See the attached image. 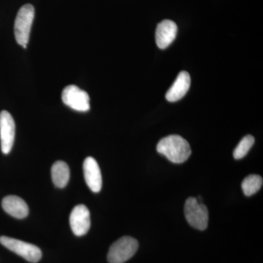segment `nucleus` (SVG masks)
<instances>
[{
  "mask_svg": "<svg viewBox=\"0 0 263 263\" xmlns=\"http://www.w3.org/2000/svg\"><path fill=\"white\" fill-rule=\"evenodd\" d=\"M157 150L167 160L176 164L186 162L192 155L191 147L184 138L177 135H171L161 139Z\"/></svg>",
  "mask_w": 263,
  "mask_h": 263,
  "instance_id": "nucleus-1",
  "label": "nucleus"
},
{
  "mask_svg": "<svg viewBox=\"0 0 263 263\" xmlns=\"http://www.w3.org/2000/svg\"><path fill=\"white\" fill-rule=\"evenodd\" d=\"M34 8L32 5H24L19 9L14 24L16 42L24 48L28 44L31 28L34 20Z\"/></svg>",
  "mask_w": 263,
  "mask_h": 263,
  "instance_id": "nucleus-2",
  "label": "nucleus"
},
{
  "mask_svg": "<svg viewBox=\"0 0 263 263\" xmlns=\"http://www.w3.org/2000/svg\"><path fill=\"white\" fill-rule=\"evenodd\" d=\"M185 217L189 224L195 229L204 230L209 224V210L205 204L195 197H189L184 205Z\"/></svg>",
  "mask_w": 263,
  "mask_h": 263,
  "instance_id": "nucleus-3",
  "label": "nucleus"
},
{
  "mask_svg": "<svg viewBox=\"0 0 263 263\" xmlns=\"http://www.w3.org/2000/svg\"><path fill=\"white\" fill-rule=\"evenodd\" d=\"M138 240L129 236L119 238L110 246L108 254L110 263H124L134 256L138 249Z\"/></svg>",
  "mask_w": 263,
  "mask_h": 263,
  "instance_id": "nucleus-4",
  "label": "nucleus"
},
{
  "mask_svg": "<svg viewBox=\"0 0 263 263\" xmlns=\"http://www.w3.org/2000/svg\"><path fill=\"white\" fill-rule=\"evenodd\" d=\"M0 243L30 262H39L42 257V252L37 246L31 245L22 240L10 237L1 236Z\"/></svg>",
  "mask_w": 263,
  "mask_h": 263,
  "instance_id": "nucleus-5",
  "label": "nucleus"
},
{
  "mask_svg": "<svg viewBox=\"0 0 263 263\" xmlns=\"http://www.w3.org/2000/svg\"><path fill=\"white\" fill-rule=\"evenodd\" d=\"M65 105L79 112H86L90 109V98L88 93L75 85L66 86L62 93Z\"/></svg>",
  "mask_w": 263,
  "mask_h": 263,
  "instance_id": "nucleus-6",
  "label": "nucleus"
},
{
  "mask_svg": "<svg viewBox=\"0 0 263 263\" xmlns=\"http://www.w3.org/2000/svg\"><path fill=\"white\" fill-rule=\"evenodd\" d=\"M15 125L14 119L7 110L0 113V141L3 154L8 155L14 143Z\"/></svg>",
  "mask_w": 263,
  "mask_h": 263,
  "instance_id": "nucleus-7",
  "label": "nucleus"
},
{
  "mask_svg": "<svg viewBox=\"0 0 263 263\" xmlns=\"http://www.w3.org/2000/svg\"><path fill=\"white\" fill-rule=\"evenodd\" d=\"M71 229L77 236H83L88 233L91 227L90 212L88 208L83 204L76 205L70 216Z\"/></svg>",
  "mask_w": 263,
  "mask_h": 263,
  "instance_id": "nucleus-8",
  "label": "nucleus"
},
{
  "mask_svg": "<svg viewBox=\"0 0 263 263\" xmlns=\"http://www.w3.org/2000/svg\"><path fill=\"white\" fill-rule=\"evenodd\" d=\"M83 168L86 184L93 193H99L102 189L103 179L98 162L93 157H86Z\"/></svg>",
  "mask_w": 263,
  "mask_h": 263,
  "instance_id": "nucleus-9",
  "label": "nucleus"
},
{
  "mask_svg": "<svg viewBox=\"0 0 263 263\" xmlns=\"http://www.w3.org/2000/svg\"><path fill=\"white\" fill-rule=\"evenodd\" d=\"M178 27L174 22L164 20L157 25L156 29V43L161 49L168 47L174 42L177 34Z\"/></svg>",
  "mask_w": 263,
  "mask_h": 263,
  "instance_id": "nucleus-10",
  "label": "nucleus"
},
{
  "mask_svg": "<svg viewBox=\"0 0 263 263\" xmlns=\"http://www.w3.org/2000/svg\"><path fill=\"white\" fill-rule=\"evenodd\" d=\"M191 79L188 72L182 71L177 76L168 91L166 93V99L169 102H176L182 99L190 89Z\"/></svg>",
  "mask_w": 263,
  "mask_h": 263,
  "instance_id": "nucleus-11",
  "label": "nucleus"
},
{
  "mask_svg": "<svg viewBox=\"0 0 263 263\" xmlns=\"http://www.w3.org/2000/svg\"><path fill=\"white\" fill-rule=\"evenodd\" d=\"M3 209L9 215L16 219H24L29 214V207L23 199L15 195L4 197L2 202Z\"/></svg>",
  "mask_w": 263,
  "mask_h": 263,
  "instance_id": "nucleus-12",
  "label": "nucleus"
},
{
  "mask_svg": "<svg viewBox=\"0 0 263 263\" xmlns=\"http://www.w3.org/2000/svg\"><path fill=\"white\" fill-rule=\"evenodd\" d=\"M51 177L57 187H65L70 180V168L67 164L63 161L55 162L51 167Z\"/></svg>",
  "mask_w": 263,
  "mask_h": 263,
  "instance_id": "nucleus-13",
  "label": "nucleus"
},
{
  "mask_svg": "<svg viewBox=\"0 0 263 263\" xmlns=\"http://www.w3.org/2000/svg\"><path fill=\"white\" fill-rule=\"evenodd\" d=\"M263 183L262 178L258 175H249L242 182V190L246 196H252L260 190Z\"/></svg>",
  "mask_w": 263,
  "mask_h": 263,
  "instance_id": "nucleus-14",
  "label": "nucleus"
},
{
  "mask_svg": "<svg viewBox=\"0 0 263 263\" xmlns=\"http://www.w3.org/2000/svg\"><path fill=\"white\" fill-rule=\"evenodd\" d=\"M254 143V137L251 136V135H248V136L242 138L241 141L238 143V146L235 148L234 152H233V157H234L235 160H240V159L243 158L248 154Z\"/></svg>",
  "mask_w": 263,
  "mask_h": 263,
  "instance_id": "nucleus-15",
  "label": "nucleus"
}]
</instances>
